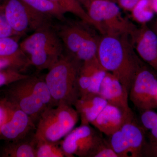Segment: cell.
<instances>
[{"instance_id": "4316f807", "label": "cell", "mask_w": 157, "mask_h": 157, "mask_svg": "<svg viewBox=\"0 0 157 157\" xmlns=\"http://www.w3.org/2000/svg\"><path fill=\"white\" fill-rule=\"evenodd\" d=\"M107 73V71L102 67L100 63H99L96 66L93 73L90 85L87 94L89 93L98 94L101 82Z\"/></svg>"}, {"instance_id": "5bb4252c", "label": "cell", "mask_w": 157, "mask_h": 157, "mask_svg": "<svg viewBox=\"0 0 157 157\" xmlns=\"http://www.w3.org/2000/svg\"><path fill=\"white\" fill-rule=\"evenodd\" d=\"M98 94L108 104L125 110L131 109L128 104L129 92L112 73L107 72Z\"/></svg>"}, {"instance_id": "44dd1931", "label": "cell", "mask_w": 157, "mask_h": 157, "mask_svg": "<svg viewBox=\"0 0 157 157\" xmlns=\"http://www.w3.org/2000/svg\"><path fill=\"white\" fill-rule=\"evenodd\" d=\"M59 6L66 12L72 13L80 18L82 21L94 26L93 21L89 17L79 0H50Z\"/></svg>"}, {"instance_id": "1f68e13d", "label": "cell", "mask_w": 157, "mask_h": 157, "mask_svg": "<svg viewBox=\"0 0 157 157\" xmlns=\"http://www.w3.org/2000/svg\"><path fill=\"white\" fill-rule=\"evenodd\" d=\"M140 0H118V5L123 10L131 12Z\"/></svg>"}, {"instance_id": "7c38bea8", "label": "cell", "mask_w": 157, "mask_h": 157, "mask_svg": "<svg viewBox=\"0 0 157 157\" xmlns=\"http://www.w3.org/2000/svg\"><path fill=\"white\" fill-rule=\"evenodd\" d=\"M133 120L132 109L125 110L107 104L91 124L102 133L109 136L120 130L125 124Z\"/></svg>"}, {"instance_id": "277c9868", "label": "cell", "mask_w": 157, "mask_h": 157, "mask_svg": "<svg viewBox=\"0 0 157 157\" xmlns=\"http://www.w3.org/2000/svg\"><path fill=\"white\" fill-rule=\"evenodd\" d=\"M94 27L102 35L126 34L132 37L137 28L121 12L118 5L112 0H79Z\"/></svg>"}, {"instance_id": "4dcf8cb0", "label": "cell", "mask_w": 157, "mask_h": 157, "mask_svg": "<svg viewBox=\"0 0 157 157\" xmlns=\"http://www.w3.org/2000/svg\"><path fill=\"white\" fill-rule=\"evenodd\" d=\"M8 114V103L3 98L0 101V131L3 124L6 120Z\"/></svg>"}, {"instance_id": "603a6c76", "label": "cell", "mask_w": 157, "mask_h": 157, "mask_svg": "<svg viewBox=\"0 0 157 157\" xmlns=\"http://www.w3.org/2000/svg\"><path fill=\"white\" fill-rule=\"evenodd\" d=\"M36 157H64L60 141L52 142L39 140L36 143Z\"/></svg>"}, {"instance_id": "e575fe53", "label": "cell", "mask_w": 157, "mask_h": 157, "mask_svg": "<svg viewBox=\"0 0 157 157\" xmlns=\"http://www.w3.org/2000/svg\"><path fill=\"white\" fill-rule=\"evenodd\" d=\"M150 2L152 9L155 14H157V0H150Z\"/></svg>"}, {"instance_id": "d590c367", "label": "cell", "mask_w": 157, "mask_h": 157, "mask_svg": "<svg viewBox=\"0 0 157 157\" xmlns=\"http://www.w3.org/2000/svg\"><path fill=\"white\" fill-rule=\"evenodd\" d=\"M152 29L153 30L157 35V20L155 21L154 24L153 25V28Z\"/></svg>"}, {"instance_id": "9c48e42d", "label": "cell", "mask_w": 157, "mask_h": 157, "mask_svg": "<svg viewBox=\"0 0 157 157\" xmlns=\"http://www.w3.org/2000/svg\"><path fill=\"white\" fill-rule=\"evenodd\" d=\"M7 102L8 116L1 128L0 139L12 142L23 140L36 130V124L24 111Z\"/></svg>"}, {"instance_id": "83f0119b", "label": "cell", "mask_w": 157, "mask_h": 157, "mask_svg": "<svg viewBox=\"0 0 157 157\" xmlns=\"http://www.w3.org/2000/svg\"><path fill=\"white\" fill-rule=\"evenodd\" d=\"M140 120L144 128L151 130L157 125V113L152 109L143 110Z\"/></svg>"}, {"instance_id": "8992f818", "label": "cell", "mask_w": 157, "mask_h": 157, "mask_svg": "<svg viewBox=\"0 0 157 157\" xmlns=\"http://www.w3.org/2000/svg\"><path fill=\"white\" fill-rule=\"evenodd\" d=\"M1 10L7 22L20 38L54 22L53 17L39 13L21 0H3Z\"/></svg>"}, {"instance_id": "ffe728a7", "label": "cell", "mask_w": 157, "mask_h": 157, "mask_svg": "<svg viewBox=\"0 0 157 157\" xmlns=\"http://www.w3.org/2000/svg\"><path fill=\"white\" fill-rule=\"evenodd\" d=\"M99 63L97 58L92 60L82 63L78 76L80 98L87 94L90 85L93 73Z\"/></svg>"}, {"instance_id": "f1b7e54d", "label": "cell", "mask_w": 157, "mask_h": 157, "mask_svg": "<svg viewBox=\"0 0 157 157\" xmlns=\"http://www.w3.org/2000/svg\"><path fill=\"white\" fill-rule=\"evenodd\" d=\"M92 157H118L117 154L111 148L109 143L103 140L98 146Z\"/></svg>"}, {"instance_id": "9a60e30c", "label": "cell", "mask_w": 157, "mask_h": 157, "mask_svg": "<svg viewBox=\"0 0 157 157\" xmlns=\"http://www.w3.org/2000/svg\"><path fill=\"white\" fill-rule=\"evenodd\" d=\"M107 104L98 94L89 93L80 97L74 106L81 120V125L91 124Z\"/></svg>"}, {"instance_id": "30bf717a", "label": "cell", "mask_w": 157, "mask_h": 157, "mask_svg": "<svg viewBox=\"0 0 157 157\" xmlns=\"http://www.w3.org/2000/svg\"><path fill=\"white\" fill-rule=\"evenodd\" d=\"M54 22L52 27L56 32L63 45L65 53L75 56L82 42L91 31L82 21L71 22L67 19Z\"/></svg>"}, {"instance_id": "8d00e7d4", "label": "cell", "mask_w": 157, "mask_h": 157, "mask_svg": "<svg viewBox=\"0 0 157 157\" xmlns=\"http://www.w3.org/2000/svg\"><path fill=\"white\" fill-rule=\"evenodd\" d=\"M3 0H0V11H2V10H1V4H2V2Z\"/></svg>"}, {"instance_id": "52a82bcc", "label": "cell", "mask_w": 157, "mask_h": 157, "mask_svg": "<svg viewBox=\"0 0 157 157\" xmlns=\"http://www.w3.org/2000/svg\"><path fill=\"white\" fill-rule=\"evenodd\" d=\"M4 99L29 116L36 124L47 108L34 94L31 87L30 75L6 86Z\"/></svg>"}, {"instance_id": "ba28073f", "label": "cell", "mask_w": 157, "mask_h": 157, "mask_svg": "<svg viewBox=\"0 0 157 157\" xmlns=\"http://www.w3.org/2000/svg\"><path fill=\"white\" fill-rule=\"evenodd\" d=\"M135 107L142 110L157 107V78L149 69L141 66L129 93Z\"/></svg>"}, {"instance_id": "2e32d148", "label": "cell", "mask_w": 157, "mask_h": 157, "mask_svg": "<svg viewBox=\"0 0 157 157\" xmlns=\"http://www.w3.org/2000/svg\"><path fill=\"white\" fill-rule=\"evenodd\" d=\"M121 130L128 144L131 157L141 156L145 146V137L143 129L132 121L125 124Z\"/></svg>"}, {"instance_id": "f546056e", "label": "cell", "mask_w": 157, "mask_h": 157, "mask_svg": "<svg viewBox=\"0 0 157 157\" xmlns=\"http://www.w3.org/2000/svg\"><path fill=\"white\" fill-rule=\"evenodd\" d=\"M11 36H17L7 22L3 12L0 11V38Z\"/></svg>"}, {"instance_id": "ac0fdd59", "label": "cell", "mask_w": 157, "mask_h": 157, "mask_svg": "<svg viewBox=\"0 0 157 157\" xmlns=\"http://www.w3.org/2000/svg\"><path fill=\"white\" fill-rule=\"evenodd\" d=\"M32 9L53 17L59 21L67 19L65 12L61 7L50 0H21Z\"/></svg>"}, {"instance_id": "484cf974", "label": "cell", "mask_w": 157, "mask_h": 157, "mask_svg": "<svg viewBox=\"0 0 157 157\" xmlns=\"http://www.w3.org/2000/svg\"><path fill=\"white\" fill-rule=\"evenodd\" d=\"M29 76V75L23 74L22 72L14 69L0 70V88L9 85Z\"/></svg>"}, {"instance_id": "7402d4cb", "label": "cell", "mask_w": 157, "mask_h": 157, "mask_svg": "<svg viewBox=\"0 0 157 157\" xmlns=\"http://www.w3.org/2000/svg\"><path fill=\"white\" fill-rule=\"evenodd\" d=\"M130 12L133 19L142 25L150 21L155 14L150 0H140Z\"/></svg>"}, {"instance_id": "4fadbf2b", "label": "cell", "mask_w": 157, "mask_h": 157, "mask_svg": "<svg viewBox=\"0 0 157 157\" xmlns=\"http://www.w3.org/2000/svg\"><path fill=\"white\" fill-rule=\"evenodd\" d=\"M137 54L157 72V35L146 25L137 29L131 37Z\"/></svg>"}, {"instance_id": "7a4b0ae2", "label": "cell", "mask_w": 157, "mask_h": 157, "mask_svg": "<svg viewBox=\"0 0 157 157\" xmlns=\"http://www.w3.org/2000/svg\"><path fill=\"white\" fill-rule=\"evenodd\" d=\"M82 63L75 56L64 53L45 76L52 100V106H74L80 98L78 76Z\"/></svg>"}, {"instance_id": "3957f363", "label": "cell", "mask_w": 157, "mask_h": 157, "mask_svg": "<svg viewBox=\"0 0 157 157\" xmlns=\"http://www.w3.org/2000/svg\"><path fill=\"white\" fill-rule=\"evenodd\" d=\"M31 66L39 70H49L64 53V48L52 25L34 32L20 43Z\"/></svg>"}, {"instance_id": "5b68a950", "label": "cell", "mask_w": 157, "mask_h": 157, "mask_svg": "<svg viewBox=\"0 0 157 157\" xmlns=\"http://www.w3.org/2000/svg\"><path fill=\"white\" fill-rule=\"evenodd\" d=\"M79 115L73 106L60 104L48 107L42 113L36 126L33 140L59 142L73 130Z\"/></svg>"}, {"instance_id": "836d02e7", "label": "cell", "mask_w": 157, "mask_h": 157, "mask_svg": "<svg viewBox=\"0 0 157 157\" xmlns=\"http://www.w3.org/2000/svg\"><path fill=\"white\" fill-rule=\"evenodd\" d=\"M150 131L153 141H157V125L155 128L150 130Z\"/></svg>"}, {"instance_id": "8fae6325", "label": "cell", "mask_w": 157, "mask_h": 157, "mask_svg": "<svg viewBox=\"0 0 157 157\" xmlns=\"http://www.w3.org/2000/svg\"><path fill=\"white\" fill-rule=\"evenodd\" d=\"M66 142L78 157H91L103 139L90 125H81L67 135Z\"/></svg>"}, {"instance_id": "d4e9b609", "label": "cell", "mask_w": 157, "mask_h": 157, "mask_svg": "<svg viewBox=\"0 0 157 157\" xmlns=\"http://www.w3.org/2000/svg\"><path fill=\"white\" fill-rule=\"evenodd\" d=\"M109 137V145L118 157H131L128 144L121 129L114 132Z\"/></svg>"}, {"instance_id": "6da1fadb", "label": "cell", "mask_w": 157, "mask_h": 157, "mask_svg": "<svg viewBox=\"0 0 157 157\" xmlns=\"http://www.w3.org/2000/svg\"><path fill=\"white\" fill-rule=\"evenodd\" d=\"M130 38L126 34L102 35L98 53V60L102 67L116 77L129 93L142 66Z\"/></svg>"}, {"instance_id": "cb8c5ba5", "label": "cell", "mask_w": 157, "mask_h": 157, "mask_svg": "<svg viewBox=\"0 0 157 157\" xmlns=\"http://www.w3.org/2000/svg\"><path fill=\"white\" fill-rule=\"evenodd\" d=\"M18 36L0 38V57L25 55L18 43Z\"/></svg>"}, {"instance_id": "d6a6232c", "label": "cell", "mask_w": 157, "mask_h": 157, "mask_svg": "<svg viewBox=\"0 0 157 157\" xmlns=\"http://www.w3.org/2000/svg\"><path fill=\"white\" fill-rule=\"evenodd\" d=\"M149 152L150 155L154 157H157V141H153L149 147Z\"/></svg>"}, {"instance_id": "d6986e66", "label": "cell", "mask_w": 157, "mask_h": 157, "mask_svg": "<svg viewBox=\"0 0 157 157\" xmlns=\"http://www.w3.org/2000/svg\"><path fill=\"white\" fill-rule=\"evenodd\" d=\"M100 39V37L91 32L74 56L82 63L97 58Z\"/></svg>"}, {"instance_id": "e0dca14e", "label": "cell", "mask_w": 157, "mask_h": 157, "mask_svg": "<svg viewBox=\"0 0 157 157\" xmlns=\"http://www.w3.org/2000/svg\"><path fill=\"white\" fill-rule=\"evenodd\" d=\"M0 156L36 157V144L33 138L30 141L23 139L12 141L2 149L0 152Z\"/></svg>"}]
</instances>
